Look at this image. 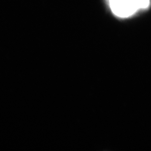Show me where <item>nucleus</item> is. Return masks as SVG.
I'll use <instances>...</instances> for the list:
<instances>
[{
	"instance_id": "obj_1",
	"label": "nucleus",
	"mask_w": 151,
	"mask_h": 151,
	"mask_svg": "<svg viewBox=\"0 0 151 151\" xmlns=\"http://www.w3.org/2000/svg\"><path fill=\"white\" fill-rule=\"evenodd\" d=\"M111 11L116 16L127 18L149 6L150 0H108Z\"/></svg>"
}]
</instances>
